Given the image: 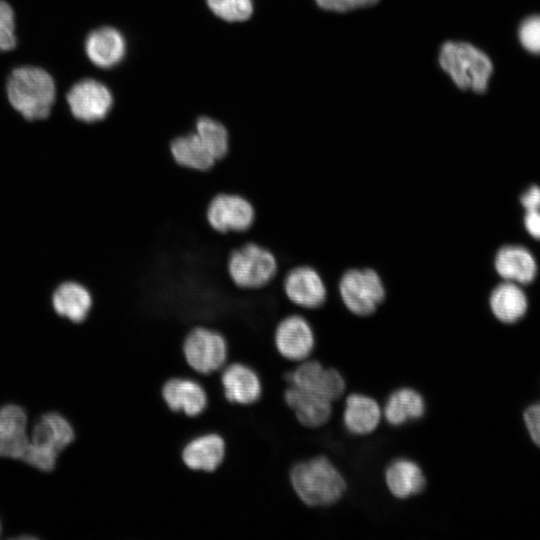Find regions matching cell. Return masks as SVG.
I'll use <instances>...</instances> for the list:
<instances>
[{"mask_svg":"<svg viewBox=\"0 0 540 540\" xmlns=\"http://www.w3.org/2000/svg\"><path fill=\"white\" fill-rule=\"evenodd\" d=\"M293 493L304 505L324 508L338 503L347 483L334 463L325 456H315L295 463L288 473Z\"/></svg>","mask_w":540,"mask_h":540,"instance_id":"6da1fadb","label":"cell"},{"mask_svg":"<svg viewBox=\"0 0 540 540\" xmlns=\"http://www.w3.org/2000/svg\"><path fill=\"white\" fill-rule=\"evenodd\" d=\"M10 105L26 120H43L56 100V84L43 68L21 66L13 69L6 82Z\"/></svg>","mask_w":540,"mask_h":540,"instance_id":"7a4b0ae2","label":"cell"},{"mask_svg":"<svg viewBox=\"0 0 540 540\" xmlns=\"http://www.w3.org/2000/svg\"><path fill=\"white\" fill-rule=\"evenodd\" d=\"M438 62L459 89L478 94L487 91L494 66L478 47L464 41H446L440 47Z\"/></svg>","mask_w":540,"mask_h":540,"instance_id":"3957f363","label":"cell"},{"mask_svg":"<svg viewBox=\"0 0 540 540\" xmlns=\"http://www.w3.org/2000/svg\"><path fill=\"white\" fill-rule=\"evenodd\" d=\"M74 438V429L64 416L57 412L46 413L35 422L21 460L38 470L51 471L55 468L59 453Z\"/></svg>","mask_w":540,"mask_h":540,"instance_id":"277c9868","label":"cell"},{"mask_svg":"<svg viewBox=\"0 0 540 540\" xmlns=\"http://www.w3.org/2000/svg\"><path fill=\"white\" fill-rule=\"evenodd\" d=\"M279 261L267 247L248 241L234 248L227 260V272L240 289L256 290L269 285L279 274Z\"/></svg>","mask_w":540,"mask_h":540,"instance_id":"5b68a950","label":"cell"},{"mask_svg":"<svg viewBox=\"0 0 540 540\" xmlns=\"http://www.w3.org/2000/svg\"><path fill=\"white\" fill-rule=\"evenodd\" d=\"M183 358L189 369L198 377L219 373L229 362V345L226 337L207 325H195L182 342Z\"/></svg>","mask_w":540,"mask_h":540,"instance_id":"8992f818","label":"cell"},{"mask_svg":"<svg viewBox=\"0 0 540 540\" xmlns=\"http://www.w3.org/2000/svg\"><path fill=\"white\" fill-rule=\"evenodd\" d=\"M338 292L344 307L353 315L374 314L386 298V287L373 268H350L338 281Z\"/></svg>","mask_w":540,"mask_h":540,"instance_id":"52a82bcc","label":"cell"},{"mask_svg":"<svg viewBox=\"0 0 540 540\" xmlns=\"http://www.w3.org/2000/svg\"><path fill=\"white\" fill-rule=\"evenodd\" d=\"M272 340L277 355L291 363L310 358L316 345L314 329L301 311L290 312L280 318L274 327Z\"/></svg>","mask_w":540,"mask_h":540,"instance_id":"ba28073f","label":"cell"},{"mask_svg":"<svg viewBox=\"0 0 540 540\" xmlns=\"http://www.w3.org/2000/svg\"><path fill=\"white\" fill-rule=\"evenodd\" d=\"M283 383L319 395L332 403L345 393L346 381L335 368L325 367L314 359L296 363L293 369L282 375Z\"/></svg>","mask_w":540,"mask_h":540,"instance_id":"9c48e42d","label":"cell"},{"mask_svg":"<svg viewBox=\"0 0 540 540\" xmlns=\"http://www.w3.org/2000/svg\"><path fill=\"white\" fill-rule=\"evenodd\" d=\"M281 287L288 302L299 311L315 310L327 300L326 283L310 264L299 263L286 270Z\"/></svg>","mask_w":540,"mask_h":540,"instance_id":"30bf717a","label":"cell"},{"mask_svg":"<svg viewBox=\"0 0 540 540\" xmlns=\"http://www.w3.org/2000/svg\"><path fill=\"white\" fill-rule=\"evenodd\" d=\"M206 220L210 227L221 234L243 233L255 221V208L251 201L238 193L221 192L209 201Z\"/></svg>","mask_w":540,"mask_h":540,"instance_id":"8fae6325","label":"cell"},{"mask_svg":"<svg viewBox=\"0 0 540 540\" xmlns=\"http://www.w3.org/2000/svg\"><path fill=\"white\" fill-rule=\"evenodd\" d=\"M66 101L72 116L86 124L103 121L113 105L110 90L95 79L75 83L67 92Z\"/></svg>","mask_w":540,"mask_h":540,"instance_id":"7c38bea8","label":"cell"},{"mask_svg":"<svg viewBox=\"0 0 540 540\" xmlns=\"http://www.w3.org/2000/svg\"><path fill=\"white\" fill-rule=\"evenodd\" d=\"M161 398L173 413L195 418L205 412L209 404L207 390L199 378L174 376L161 386Z\"/></svg>","mask_w":540,"mask_h":540,"instance_id":"4fadbf2b","label":"cell"},{"mask_svg":"<svg viewBox=\"0 0 540 540\" xmlns=\"http://www.w3.org/2000/svg\"><path fill=\"white\" fill-rule=\"evenodd\" d=\"M224 399L237 406H251L263 395V382L259 373L241 361L228 362L218 373Z\"/></svg>","mask_w":540,"mask_h":540,"instance_id":"5bb4252c","label":"cell"},{"mask_svg":"<svg viewBox=\"0 0 540 540\" xmlns=\"http://www.w3.org/2000/svg\"><path fill=\"white\" fill-rule=\"evenodd\" d=\"M226 441L217 432H204L190 438L183 446L180 458L193 471L214 473L226 458Z\"/></svg>","mask_w":540,"mask_h":540,"instance_id":"9a60e30c","label":"cell"},{"mask_svg":"<svg viewBox=\"0 0 540 540\" xmlns=\"http://www.w3.org/2000/svg\"><path fill=\"white\" fill-rule=\"evenodd\" d=\"M282 399L295 420L304 428L317 429L331 419L332 402L319 395L287 385Z\"/></svg>","mask_w":540,"mask_h":540,"instance_id":"2e32d148","label":"cell"},{"mask_svg":"<svg viewBox=\"0 0 540 540\" xmlns=\"http://www.w3.org/2000/svg\"><path fill=\"white\" fill-rule=\"evenodd\" d=\"M55 312L75 324L88 320L94 306V296L83 282L69 280L60 284L52 294Z\"/></svg>","mask_w":540,"mask_h":540,"instance_id":"e0dca14e","label":"cell"},{"mask_svg":"<svg viewBox=\"0 0 540 540\" xmlns=\"http://www.w3.org/2000/svg\"><path fill=\"white\" fill-rule=\"evenodd\" d=\"M383 419L380 404L371 396L353 393L345 399L344 428L352 435L367 436L377 430Z\"/></svg>","mask_w":540,"mask_h":540,"instance_id":"ac0fdd59","label":"cell"},{"mask_svg":"<svg viewBox=\"0 0 540 540\" xmlns=\"http://www.w3.org/2000/svg\"><path fill=\"white\" fill-rule=\"evenodd\" d=\"M27 415L16 404L0 406V457L21 459L29 443Z\"/></svg>","mask_w":540,"mask_h":540,"instance_id":"d6986e66","label":"cell"},{"mask_svg":"<svg viewBox=\"0 0 540 540\" xmlns=\"http://www.w3.org/2000/svg\"><path fill=\"white\" fill-rule=\"evenodd\" d=\"M384 481L389 493L399 500L417 496L426 487V477L422 468L407 458L392 461L385 470Z\"/></svg>","mask_w":540,"mask_h":540,"instance_id":"ffe728a7","label":"cell"},{"mask_svg":"<svg viewBox=\"0 0 540 540\" xmlns=\"http://www.w3.org/2000/svg\"><path fill=\"white\" fill-rule=\"evenodd\" d=\"M84 47L88 59L100 68L117 65L126 53L123 35L112 27H101L90 32Z\"/></svg>","mask_w":540,"mask_h":540,"instance_id":"44dd1931","label":"cell"},{"mask_svg":"<svg viewBox=\"0 0 540 540\" xmlns=\"http://www.w3.org/2000/svg\"><path fill=\"white\" fill-rule=\"evenodd\" d=\"M382 411L389 425L400 427L421 419L426 412V403L417 390L403 387L389 395Z\"/></svg>","mask_w":540,"mask_h":540,"instance_id":"7402d4cb","label":"cell"},{"mask_svg":"<svg viewBox=\"0 0 540 540\" xmlns=\"http://www.w3.org/2000/svg\"><path fill=\"white\" fill-rule=\"evenodd\" d=\"M173 161L193 171H207L217 162L194 130L175 136L169 144Z\"/></svg>","mask_w":540,"mask_h":540,"instance_id":"603a6c76","label":"cell"},{"mask_svg":"<svg viewBox=\"0 0 540 540\" xmlns=\"http://www.w3.org/2000/svg\"><path fill=\"white\" fill-rule=\"evenodd\" d=\"M495 269L504 279L520 283L531 282L536 275V263L531 253L521 246H504L495 257Z\"/></svg>","mask_w":540,"mask_h":540,"instance_id":"cb8c5ba5","label":"cell"},{"mask_svg":"<svg viewBox=\"0 0 540 540\" xmlns=\"http://www.w3.org/2000/svg\"><path fill=\"white\" fill-rule=\"evenodd\" d=\"M489 304L494 316L504 323L517 321L527 310L524 292L510 282L502 283L492 291Z\"/></svg>","mask_w":540,"mask_h":540,"instance_id":"d4e9b609","label":"cell"},{"mask_svg":"<svg viewBox=\"0 0 540 540\" xmlns=\"http://www.w3.org/2000/svg\"><path fill=\"white\" fill-rule=\"evenodd\" d=\"M193 130L216 161L227 155L230 148V132L222 121L207 115L198 116Z\"/></svg>","mask_w":540,"mask_h":540,"instance_id":"484cf974","label":"cell"},{"mask_svg":"<svg viewBox=\"0 0 540 540\" xmlns=\"http://www.w3.org/2000/svg\"><path fill=\"white\" fill-rule=\"evenodd\" d=\"M211 11L223 20H247L253 12L252 0H207Z\"/></svg>","mask_w":540,"mask_h":540,"instance_id":"4316f807","label":"cell"},{"mask_svg":"<svg viewBox=\"0 0 540 540\" xmlns=\"http://www.w3.org/2000/svg\"><path fill=\"white\" fill-rule=\"evenodd\" d=\"M520 45L533 55H540V15L523 19L517 30Z\"/></svg>","mask_w":540,"mask_h":540,"instance_id":"83f0119b","label":"cell"},{"mask_svg":"<svg viewBox=\"0 0 540 540\" xmlns=\"http://www.w3.org/2000/svg\"><path fill=\"white\" fill-rule=\"evenodd\" d=\"M15 13L11 5L0 0V52H8L16 47Z\"/></svg>","mask_w":540,"mask_h":540,"instance_id":"f1b7e54d","label":"cell"},{"mask_svg":"<svg viewBox=\"0 0 540 540\" xmlns=\"http://www.w3.org/2000/svg\"><path fill=\"white\" fill-rule=\"evenodd\" d=\"M317 6L326 11L348 12L378 3L380 0H314Z\"/></svg>","mask_w":540,"mask_h":540,"instance_id":"f546056e","label":"cell"},{"mask_svg":"<svg viewBox=\"0 0 540 540\" xmlns=\"http://www.w3.org/2000/svg\"><path fill=\"white\" fill-rule=\"evenodd\" d=\"M524 422L532 441L540 447V403L533 404L525 410Z\"/></svg>","mask_w":540,"mask_h":540,"instance_id":"4dcf8cb0","label":"cell"},{"mask_svg":"<svg viewBox=\"0 0 540 540\" xmlns=\"http://www.w3.org/2000/svg\"><path fill=\"white\" fill-rule=\"evenodd\" d=\"M526 211L540 209V187L533 185L520 197Z\"/></svg>","mask_w":540,"mask_h":540,"instance_id":"1f68e13d","label":"cell"},{"mask_svg":"<svg viewBox=\"0 0 540 540\" xmlns=\"http://www.w3.org/2000/svg\"><path fill=\"white\" fill-rule=\"evenodd\" d=\"M524 224L532 237L540 239V209L526 211Z\"/></svg>","mask_w":540,"mask_h":540,"instance_id":"d6a6232c","label":"cell"},{"mask_svg":"<svg viewBox=\"0 0 540 540\" xmlns=\"http://www.w3.org/2000/svg\"><path fill=\"white\" fill-rule=\"evenodd\" d=\"M0 532H1V524H0Z\"/></svg>","mask_w":540,"mask_h":540,"instance_id":"836d02e7","label":"cell"}]
</instances>
